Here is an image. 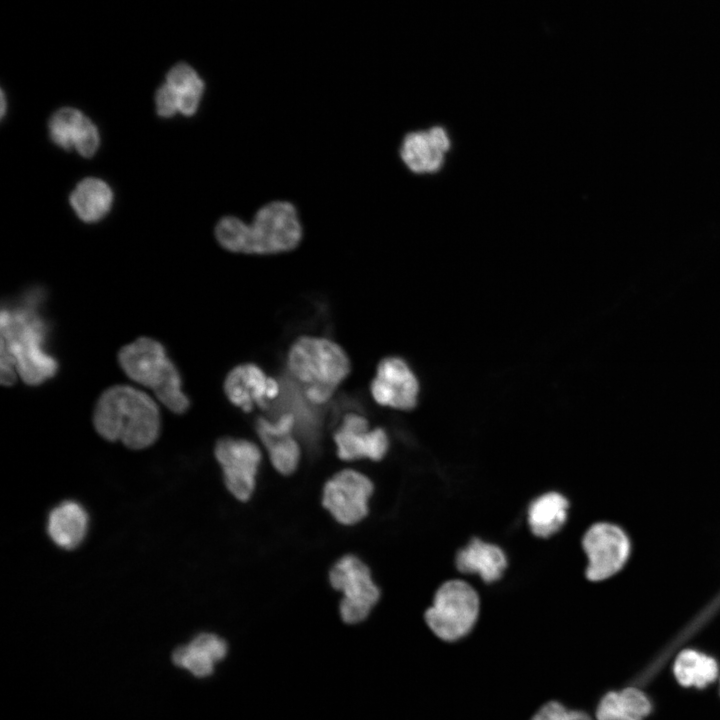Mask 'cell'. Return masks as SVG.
<instances>
[{"label":"cell","instance_id":"9a60e30c","mask_svg":"<svg viewBox=\"0 0 720 720\" xmlns=\"http://www.w3.org/2000/svg\"><path fill=\"white\" fill-rule=\"evenodd\" d=\"M296 417L291 412L281 413L275 420L259 417L256 432L266 447L271 463L281 474L293 473L300 459V447L292 436Z\"/></svg>","mask_w":720,"mask_h":720},{"label":"cell","instance_id":"7a4b0ae2","mask_svg":"<svg viewBox=\"0 0 720 720\" xmlns=\"http://www.w3.org/2000/svg\"><path fill=\"white\" fill-rule=\"evenodd\" d=\"M296 207L288 201L262 206L250 223L235 216L221 218L215 227L220 246L233 253L270 255L291 251L302 240Z\"/></svg>","mask_w":720,"mask_h":720},{"label":"cell","instance_id":"6da1fadb","mask_svg":"<svg viewBox=\"0 0 720 720\" xmlns=\"http://www.w3.org/2000/svg\"><path fill=\"white\" fill-rule=\"evenodd\" d=\"M0 381L11 386L19 377L35 386L55 376L57 361L45 350L47 326L33 299L2 307Z\"/></svg>","mask_w":720,"mask_h":720},{"label":"cell","instance_id":"d6986e66","mask_svg":"<svg viewBox=\"0 0 720 720\" xmlns=\"http://www.w3.org/2000/svg\"><path fill=\"white\" fill-rule=\"evenodd\" d=\"M69 202L79 219L85 223H94L110 211L113 192L102 179L87 177L76 185Z\"/></svg>","mask_w":720,"mask_h":720},{"label":"cell","instance_id":"52a82bcc","mask_svg":"<svg viewBox=\"0 0 720 720\" xmlns=\"http://www.w3.org/2000/svg\"><path fill=\"white\" fill-rule=\"evenodd\" d=\"M329 579L344 595L340 603L342 619L349 624L363 621L380 596L369 568L357 557L346 555L332 567Z\"/></svg>","mask_w":720,"mask_h":720},{"label":"cell","instance_id":"7c38bea8","mask_svg":"<svg viewBox=\"0 0 720 720\" xmlns=\"http://www.w3.org/2000/svg\"><path fill=\"white\" fill-rule=\"evenodd\" d=\"M370 390L373 399L381 406L411 410L417 403L419 385L403 359L386 357L377 366Z\"/></svg>","mask_w":720,"mask_h":720},{"label":"cell","instance_id":"ba28073f","mask_svg":"<svg viewBox=\"0 0 720 720\" xmlns=\"http://www.w3.org/2000/svg\"><path fill=\"white\" fill-rule=\"evenodd\" d=\"M215 457L222 467L228 490L239 500L250 498L262 454L258 446L245 439L223 437L217 440Z\"/></svg>","mask_w":720,"mask_h":720},{"label":"cell","instance_id":"5bb4252c","mask_svg":"<svg viewBox=\"0 0 720 720\" xmlns=\"http://www.w3.org/2000/svg\"><path fill=\"white\" fill-rule=\"evenodd\" d=\"M48 132L52 142L64 150L75 149L82 157H92L100 144L95 124L73 107L58 109L50 117Z\"/></svg>","mask_w":720,"mask_h":720},{"label":"cell","instance_id":"277c9868","mask_svg":"<svg viewBox=\"0 0 720 720\" xmlns=\"http://www.w3.org/2000/svg\"><path fill=\"white\" fill-rule=\"evenodd\" d=\"M287 369L291 381L312 405L331 399L351 371L343 348L330 339L302 336L290 346Z\"/></svg>","mask_w":720,"mask_h":720},{"label":"cell","instance_id":"2e32d148","mask_svg":"<svg viewBox=\"0 0 720 720\" xmlns=\"http://www.w3.org/2000/svg\"><path fill=\"white\" fill-rule=\"evenodd\" d=\"M450 140L439 126L408 133L400 146V158L416 174L433 173L440 169Z\"/></svg>","mask_w":720,"mask_h":720},{"label":"cell","instance_id":"603a6c76","mask_svg":"<svg viewBox=\"0 0 720 720\" xmlns=\"http://www.w3.org/2000/svg\"><path fill=\"white\" fill-rule=\"evenodd\" d=\"M676 680L683 687L705 688L718 676V664L710 656L696 650L682 651L673 667Z\"/></svg>","mask_w":720,"mask_h":720},{"label":"cell","instance_id":"7402d4cb","mask_svg":"<svg viewBox=\"0 0 720 720\" xmlns=\"http://www.w3.org/2000/svg\"><path fill=\"white\" fill-rule=\"evenodd\" d=\"M165 82L177 96L179 112L185 116L194 115L205 90L198 72L187 63H178L168 71Z\"/></svg>","mask_w":720,"mask_h":720},{"label":"cell","instance_id":"ac0fdd59","mask_svg":"<svg viewBox=\"0 0 720 720\" xmlns=\"http://www.w3.org/2000/svg\"><path fill=\"white\" fill-rule=\"evenodd\" d=\"M87 527V513L74 501L59 504L48 517V534L55 544L64 549L77 547L85 537Z\"/></svg>","mask_w":720,"mask_h":720},{"label":"cell","instance_id":"44dd1931","mask_svg":"<svg viewBox=\"0 0 720 720\" xmlns=\"http://www.w3.org/2000/svg\"><path fill=\"white\" fill-rule=\"evenodd\" d=\"M568 500L558 492H547L528 508V524L535 536L547 538L558 532L568 516Z\"/></svg>","mask_w":720,"mask_h":720},{"label":"cell","instance_id":"484cf974","mask_svg":"<svg viewBox=\"0 0 720 720\" xmlns=\"http://www.w3.org/2000/svg\"><path fill=\"white\" fill-rule=\"evenodd\" d=\"M190 646L206 653L214 662L221 660L227 651L224 640L210 633H202L195 637Z\"/></svg>","mask_w":720,"mask_h":720},{"label":"cell","instance_id":"d4e9b609","mask_svg":"<svg viewBox=\"0 0 720 720\" xmlns=\"http://www.w3.org/2000/svg\"><path fill=\"white\" fill-rule=\"evenodd\" d=\"M529 720H592L581 710L569 709L559 701L551 700L543 704Z\"/></svg>","mask_w":720,"mask_h":720},{"label":"cell","instance_id":"8fae6325","mask_svg":"<svg viewBox=\"0 0 720 720\" xmlns=\"http://www.w3.org/2000/svg\"><path fill=\"white\" fill-rule=\"evenodd\" d=\"M224 393L227 399L245 413L255 406L269 410L281 393V384L254 363L240 364L226 375Z\"/></svg>","mask_w":720,"mask_h":720},{"label":"cell","instance_id":"3957f363","mask_svg":"<svg viewBox=\"0 0 720 720\" xmlns=\"http://www.w3.org/2000/svg\"><path fill=\"white\" fill-rule=\"evenodd\" d=\"M96 432L108 441H121L130 449L151 446L161 430L160 410L147 393L117 384L104 390L92 416Z\"/></svg>","mask_w":720,"mask_h":720},{"label":"cell","instance_id":"4fadbf2b","mask_svg":"<svg viewBox=\"0 0 720 720\" xmlns=\"http://www.w3.org/2000/svg\"><path fill=\"white\" fill-rule=\"evenodd\" d=\"M337 454L343 460L369 458L381 460L388 448L389 439L384 429L370 430L368 420L355 413L346 414L334 433Z\"/></svg>","mask_w":720,"mask_h":720},{"label":"cell","instance_id":"4316f807","mask_svg":"<svg viewBox=\"0 0 720 720\" xmlns=\"http://www.w3.org/2000/svg\"><path fill=\"white\" fill-rule=\"evenodd\" d=\"M155 106L157 114L162 118H170L179 112L177 96L166 82L155 93Z\"/></svg>","mask_w":720,"mask_h":720},{"label":"cell","instance_id":"9c48e42d","mask_svg":"<svg viewBox=\"0 0 720 720\" xmlns=\"http://www.w3.org/2000/svg\"><path fill=\"white\" fill-rule=\"evenodd\" d=\"M373 484L365 475L343 470L329 479L323 491V505L340 523L351 525L368 513L367 502Z\"/></svg>","mask_w":720,"mask_h":720},{"label":"cell","instance_id":"cb8c5ba5","mask_svg":"<svg viewBox=\"0 0 720 720\" xmlns=\"http://www.w3.org/2000/svg\"><path fill=\"white\" fill-rule=\"evenodd\" d=\"M172 658L176 665L189 669L198 677L209 675L215 663L207 654L192 648L190 644L178 647Z\"/></svg>","mask_w":720,"mask_h":720},{"label":"cell","instance_id":"83f0119b","mask_svg":"<svg viewBox=\"0 0 720 720\" xmlns=\"http://www.w3.org/2000/svg\"><path fill=\"white\" fill-rule=\"evenodd\" d=\"M6 112V100H5V94L2 91L1 92V117L3 118Z\"/></svg>","mask_w":720,"mask_h":720},{"label":"cell","instance_id":"5b68a950","mask_svg":"<svg viewBox=\"0 0 720 720\" xmlns=\"http://www.w3.org/2000/svg\"><path fill=\"white\" fill-rule=\"evenodd\" d=\"M117 360L127 377L151 389L171 412L183 414L189 409L190 400L182 390L181 375L159 341L139 337L119 350Z\"/></svg>","mask_w":720,"mask_h":720},{"label":"cell","instance_id":"8992f818","mask_svg":"<svg viewBox=\"0 0 720 720\" xmlns=\"http://www.w3.org/2000/svg\"><path fill=\"white\" fill-rule=\"evenodd\" d=\"M479 609L480 600L475 589L463 580L453 579L438 588L432 606L425 612V621L441 640L456 641L472 630Z\"/></svg>","mask_w":720,"mask_h":720},{"label":"cell","instance_id":"ffe728a7","mask_svg":"<svg viewBox=\"0 0 720 720\" xmlns=\"http://www.w3.org/2000/svg\"><path fill=\"white\" fill-rule=\"evenodd\" d=\"M652 705L645 693L635 687L610 691L596 708V720H643L650 714Z\"/></svg>","mask_w":720,"mask_h":720},{"label":"cell","instance_id":"30bf717a","mask_svg":"<svg viewBox=\"0 0 720 720\" xmlns=\"http://www.w3.org/2000/svg\"><path fill=\"white\" fill-rule=\"evenodd\" d=\"M582 545L588 558L586 577L592 581L615 574L629 553L627 537L621 529L609 523H597L590 527Z\"/></svg>","mask_w":720,"mask_h":720},{"label":"cell","instance_id":"e0dca14e","mask_svg":"<svg viewBox=\"0 0 720 720\" xmlns=\"http://www.w3.org/2000/svg\"><path fill=\"white\" fill-rule=\"evenodd\" d=\"M457 569L466 574H478L484 582L501 578L507 567V558L497 545L473 538L456 555Z\"/></svg>","mask_w":720,"mask_h":720}]
</instances>
